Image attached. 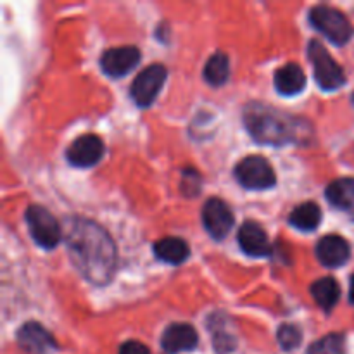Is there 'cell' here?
Here are the masks:
<instances>
[{
	"instance_id": "obj_10",
	"label": "cell",
	"mask_w": 354,
	"mask_h": 354,
	"mask_svg": "<svg viewBox=\"0 0 354 354\" xmlns=\"http://www.w3.org/2000/svg\"><path fill=\"white\" fill-rule=\"evenodd\" d=\"M138 62H140V50L133 45H124V47H114L104 52L100 57V68L107 76L121 78L128 75Z\"/></svg>"
},
{
	"instance_id": "obj_1",
	"label": "cell",
	"mask_w": 354,
	"mask_h": 354,
	"mask_svg": "<svg viewBox=\"0 0 354 354\" xmlns=\"http://www.w3.org/2000/svg\"><path fill=\"white\" fill-rule=\"evenodd\" d=\"M66 245L75 268L93 286L111 282L118 265V251L111 235L95 221L73 218L66 228Z\"/></svg>"
},
{
	"instance_id": "obj_14",
	"label": "cell",
	"mask_w": 354,
	"mask_h": 354,
	"mask_svg": "<svg viewBox=\"0 0 354 354\" xmlns=\"http://www.w3.org/2000/svg\"><path fill=\"white\" fill-rule=\"evenodd\" d=\"M351 256V248L346 239L341 235H325L317 244L318 261L328 268H339L344 265Z\"/></svg>"
},
{
	"instance_id": "obj_25",
	"label": "cell",
	"mask_w": 354,
	"mask_h": 354,
	"mask_svg": "<svg viewBox=\"0 0 354 354\" xmlns=\"http://www.w3.org/2000/svg\"><path fill=\"white\" fill-rule=\"evenodd\" d=\"M353 104H354V92H353Z\"/></svg>"
},
{
	"instance_id": "obj_8",
	"label": "cell",
	"mask_w": 354,
	"mask_h": 354,
	"mask_svg": "<svg viewBox=\"0 0 354 354\" xmlns=\"http://www.w3.org/2000/svg\"><path fill=\"white\" fill-rule=\"evenodd\" d=\"M234 213L225 201L211 197L203 207V223L207 234L216 241L227 237L234 228Z\"/></svg>"
},
{
	"instance_id": "obj_5",
	"label": "cell",
	"mask_w": 354,
	"mask_h": 354,
	"mask_svg": "<svg viewBox=\"0 0 354 354\" xmlns=\"http://www.w3.org/2000/svg\"><path fill=\"white\" fill-rule=\"evenodd\" d=\"M26 225L31 234V239L44 249L57 248L59 242L62 241V235H64L54 214L44 206L28 207Z\"/></svg>"
},
{
	"instance_id": "obj_21",
	"label": "cell",
	"mask_w": 354,
	"mask_h": 354,
	"mask_svg": "<svg viewBox=\"0 0 354 354\" xmlns=\"http://www.w3.org/2000/svg\"><path fill=\"white\" fill-rule=\"evenodd\" d=\"M346 337L342 334H328L315 341L308 354H346Z\"/></svg>"
},
{
	"instance_id": "obj_2",
	"label": "cell",
	"mask_w": 354,
	"mask_h": 354,
	"mask_svg": "<svg viewBox=\"0 0 354 354\" xmlns=\"http://www.w3.org/2000/svg\"><path fill=\"white\" fill-rule=\"evenodd\" d=\"M244 123L258 144L273 147L304 144V140L310 137L308 131L311 133V128L303 120L261 102H251L245 107Z\"/></svg>"
},
{
	"instance_id": "obj_4",
	"label": "cell",
	"mask_w": 354,
	"mask_h": 354,
	"mask_svg": "<svg viewBox=\"0 0 354 354\" xmlns=\"http://www.w3.org/2000/svg\"><path fill=\"white\" fill-rule=\"evenodd\" d=\"M308 57L313 64L317 83L325 92H332V90H337L344 85L346 75L341 64L328 54V50L320 40H311L308 44Z\"/></svg>"
},
{
	"instance_id": "obj_22",
	"label": "cell",
	"mask_w": 354,
	"mask_h": 354,
	"mask_svg": "<svg viewBox=\"0 0 354 354\" xmlns=\"http://www.w3.org/2000/svg\"><path fill=\"white\" fill-rule=\"evenodd\" d=\"M277 341H279L280 348L283 351H294V349L299 348L301 341H303V334H301L299 327H296V325L283 324L277 330Z\"/></svg>"
},
{
	"instance_id": "obj_7",
	"label": "cell",
	"mask_w": 354,
	"mask_h": 354,
	"mask_svg": "<svg viewBox=\"0 0 354 354\" xmlns=\"http://www.w3.org/2000/svg\"><path fill=\"white\" fill-rule=\"evenodd\" d=\"M166 78H168V69L162 64H151L142 69L131 83L130 95L133 102L138 107L152 106L165 85Z\"/></svg>"
},
{
	"instance_id": "obj_16",
	"label": "cell",
	"mask_w": 354,
	"mask_h": 354,
	"mask_svg": "<svg viewBox=\"0 0 354 354\" xmlns=\"http://www.w3.org/2000/svg\"><path fill=\"white\" fill-rule=\"evenodd\" d=\"M156 258L169 265H182L190 256V248L183 239L162 237L154 244Z\"/></svg>"
},
{
	"instance_id": "obj_6",
	"label": "cell",
	"mask_w": 354,
	"mask_h": 354,
	"mask_svg": "<svg viewBox=\"0 0 354 354\" xmlns=\"http://www.w3.org/2000/svg\"><path fill=\"white\" fill-rule=\"evenodd\" d=\"M235 178L244 189L266 190L277 183L275 171L263 156H248L235 166Z\"/></svg>"
},
{
	"instance_id": "obj_20",
	"label": "cell",
	"mask_w": 354,
	"mask_h": 354,
	"mask_svg": "<svg viewBox=\"0 0 354 354\" xmlns=\"http://www.w3.org/2000/svg\"><path fill=\"white\" fill-rule=\"evenodd\" d=\"M228 76H230V59L223 52H216L207 59L206 66H204V80L209 85L220 86L227 83Z\"/></svg>"
},
{
	"instance_id": "obj_11",
	"label": "cell",
	"mask_w": 354,
	"mask_h": 354,
	"mask_svg": "<svg viewBox=\"0 0 354 354\" xmlns=\"http://www.w3.org/2000/svg\"><path fill=\"white\" fill-rule=\"evenodd\" d=\"M17 344L30 354H52L57 349L55 339L38 322H28L17 330Z\"/></svg>"
},
{
	"instance_id": "obj_19",
	"label": "cell",
	"mask_w": 354,
	"mask_h": 354,
	"mask_svg": "<svg viewBox=\"0 0 354 354\" xmlns=\"http://www.w3.org/2000/svg\"><path fill=\"white\" fill-rule=\"evenodd\" d=\"M325 197L332 206L349 209L354 206V178H339L328 183Z\"/></svg>"
},
{
	"instance_id": "obj_9",
	"label": "cell",
	"mask_w": 354,
	"mask_h": 354,
	"mask_svg": "<svg viewBox=\"0 0 354 354\" xmlns=\"http://www.w3.org/2000/svg\"><path fill=\"white\" fill-rule=\"evenodd\" d=\"M106 145L102 138L93 133L82 135L68 147L66 158L76 168H92L104 158Z\"/></svg>"
},
{
	"instance_id": "obj_18",
	"label": "cell",
	"mask_w": 354,
	"mask_h": 354,
	"mask_svg": "<svg viewBox=\"0 0 354 354\" xmlns=\"http://www.w3.org/2000/svg\"><path fill=\"white\" fill-rule=\"evenodd\" d=\"M320 221H322L320 206L311 203V201H308V203L304 204H299V206L289 214V223L299 232H313L315 228H318Z\"/></svg>"
},
{
	"instance_id": "obj_24",
	"label": "cell",
	"mask_w": 354,
	"mask_h": 354,
	"mask_svg": "<svg viewBox=\"0 0 354 354\" xmlns=\"http://www.w3.org/2000/svg\"><path fill=\"white\" fill-rule=\"evenodd\" d=\"M349 301L354 304V273L351 277V286H349Z\"/></svg>"
},
{
	"instance_id": "obj_17",
	"label": "cell",
	"mask_w": 354,
	"mask_h": 354,
	"mask_svg": "<svg viewBox=\"0 0 354 354\" xmlns=\"http://www.w3.org/2000/svg\"><path fill=\"white\" fill-rule=\"evenodd\" d=\"M311 296L315 303L325 311H332L341 297V286L334 277H324L311 286Z\"/></svg>"
},
{
	"instance_id": "obj_12",
	"label": "cell",
	"mask_w": 354,
	"mask_h": 354,
	"mask_svg": "<svg viewBox=\"0 0 354 354\" xmlns=\"http://www.w3.org/2000/svg\"><path fill=\"white\" fill-rule=\"evenodd\" d=\"M199 334L190 324H171L162 332L161 346L168 354L192 351L197 348Z\"/></svg>"
},
{
	"instance_id": "obj_13",
	"label": "cell",
	"mask_w": 354,
	"mask_h": 354,
	"mask_svg": "<svg viewBox=\"0 0 354 354\" xmlns=\"http://www.w3.org/2000/svg\"><path fill=\"white\" fill-rule=\"evenodd\" d=\"M239 245L242 251L252 258H263V256L272 254V244L263 230L256 221H245L241 228H239Z\"/></svg>"
},
{
	"instance_id": "obj_23",
	"label": "cell",
	"mask_w": 354,
	"mask_h": 354,
	"mask_svg": "<svg viewBox=\"0 0 354 354\" xmlns=\"http://www.w3.org/2000/svg\"><path fill=\"white\" fill-rule=\"evenodd\" d=\"M120 354H151L149 348L138 341H127L121 344Z\"/></svg>"
},
{
	"instance_id": "obj_3",
	"label": "cell",
	"mask_w": 354,
	"mask_h": 354,
	"mask_svg": "<svg viewBox=\"0 0 354 354\" xmlns=\"http://www.w3.org/2000/svg\"><path fill=\"white\" fill-rule=\"evenodd\" d=\"M310 23L327 40L335 45H344L351 40L354 28L346 14L330 6H315L310 10Z\"/></svg>"
},
{
	"instance_id": "obj_15",
	"label": "cell",
	"mask_w": 354,
	"mask_h": 354,
	"mask_svg": "<svg viewBox=\"0 0 354 354\" xmlns=\"http://www.w3.org/2000/svg\"><path fill=\"white\" fill-rule=\"evenodd\" d=\"M306 86V75L296 62H287L280 66L275 73V88L282 95L294 97Z\"/></svg>"
}]
</instances>
